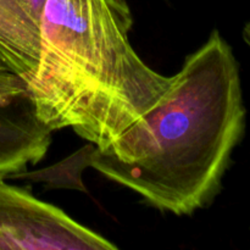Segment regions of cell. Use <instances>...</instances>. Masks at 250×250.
I'll list each match as a JSON object with an SVG mask.
<instances>
[{
    "label": "cell",
    "mask_w": 250,
    "mask_h": 250,
    "mask_svg": "<svg viewBox=\"0 0 250 250\" xmlns=\"http://www.w3.org/2000/svg\"><path fill=\"white\" fill-rule=\"evenodd\" d=\"M126 0H46L36 70L27 82L39 119L106 149L154 109L172 76L129 43Z\"/></svg>",
    "instance_id": "obj_2"
},
{
    "label": "cell",
    "mask_w": 250,
    "mask_h": 250,
    "mask_svg": "<svg viewBox=\"0 0 250 250\" xmlns=\"http://www.w3.org/2000/svg\"><path fill=\"white\" fill-rule=\"evenodd\" d=\"M51 133L37 114L26 81L0 66V178L43 160Z\"/></svg>",
    "instance_id": "obj_4"
},
{
    "label": "cell",
    "mask_w": 250,
    "mask_h": 250,
    "mask_svg": "<svg viewBox=\"0 0 250 250\" xmlns=\"http://www.w3.org/2000/svg\"><path fill=\"white\" fill-rule=\"evenodd\" d=\"M95 148V144L88 143L60 163L32 172L23 171L15 173L9 178H24L32 183H44L48 189H73L87 193V187L82 181V172L90 167Z\"/></svg>",
    "instance_id": "obj_6"
},
{
    "label": "cell",
    "mask_w": 250,
    "mask_h": 250,
    "mask_svg": "<svg viewBox=\"0 0 250 250\" xmlns=\"http://www.w3.org/2000/svg\"><path fill=\"white\" fill-rule=\"evenodd\" d=\"M246 124L238 61L214 29L159 104L109 148H95L90 167L160 211L193 215L221 192Z\"/></svg>",
    "instance_id": "obj_1"
},
{
    "label": "cell",
    "mask_w": 250,
    "mask_h": 250,
    "mask_svg": "<svg viewBox=\"0 0 250 250\" xmlns=\"http://www.w3.org/2000/svg\"><path fill=\"white\" fill-rule=\"evenodd\" d=\"M38 51L39 29L16 0H0V66L28 82L36 70Z\"/></svg>",
    "instance_id": "obj_5"
},
{
    "label": "cell",
    "mask_w": 250,
    "mask_h": 250,
    "mask_svg": "<svg viewBox=\"0 0 250 250\" xmlns=\"http://www.w3.org/2000/svg\"><path fill=\"white\" fill-rule=\"evenodd\" d=\"M58 207L0 178V250H116Z\"/></svg>",
    "instance_id": "obj_3"
},
{
    "label": "cell",
    "mask_w": 250,
    "mask_h": 250,
    "mask_svg": "<svg viewBox=\"0 0 250 250\" xmlns=\"http://www.w3.org/2000/svg\"><path fill=\"white\" fill-rule=\"evenodd\" d=\"M21 9L23 10L27 19L31 21L34 27L39 29L42 15H43L44 7H45L46 0H16Z\"/></svg>",
    "instance_id": "obj_7"
},
{
    "label": "cell",
    "mask_w": 250,
    "mask_h": 250,
    "mask_svg": "<svg viewBox=\"0 0 250 250\" xmlns=\"http://www.w3.org/2000/svg\"><path fill=\"white\" fill-rule=\"evenodd\" d=\"M242 34H243V39L244 42H246V44L250 48V22H248V23L244 26L243 33Z\"/></svg>",
    "instance_id": "obj_8"
}]
</instances>
